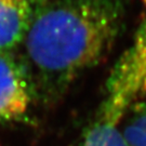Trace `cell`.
<instances>
[{
  "mask_svg": "<svg viewBox=\"0 0 146 146\" xmlns=\"http://www.w3.org/2000/svg\"><path fill=\"white\" fill-rule=\"evenodd\" d=\"M80 146H81V145H80Z\"/></svg>",
  "mask_w": 146,
  "mask_h": 146,
  "instance_id": "cell-9",
  "label": "cell"
},
{
  "mask_svg": "<svg viewBox=\"0 0 146 146\" xmlns=\"http://www.w3.org/2000/svg\"><path fill=\"white\" fill-rule=\"evenodd\" d=\"M134 47L113 74L110 96L100 119L118 125L131 100L146 89V20L139 31Z\"/></svg>",
  "mask_w": 146,
  "mask_h": 146,
  "instance_id": "cell-2",
  "label": "cell"
},
{
  "mask_svg": "<svg viewBox=\"0 0 146 146\" xmlns=\"http://www.w3.org/2000/svg\"><path fill=\"white\" fill-rule=\"evenodd\" d=\"M35 0H0V52L9 53L25 38Z\"/></svg>",
  "mask_w": 146,
  "mask_h": 146,
  "instance_id": "cell-4",
  "label": "cell"
},
{
  "mask_svg": "<svg viewBox=\"0 0 146 146\" xmlns=\"http://www.w3.org/2000/svg\"><path fill=\"white\" fill-rule=\"evenodd\" d=\"M35 1H37V0H35Z\"/></svg>",
  "mask_w": 146,
  "mask_h": 146,
  "instance_id": "cell-8",
  "label": "cell"
},
{
  "mask_svg": "<svg viewBox=\"0 0 146 146\" xmlns=\"http://www.w3.org/2000/svg\"><path fill=\"white\" fill-rule=\"evenodd\" d=\"M31 99L33 87L24 65L9 53L0 52V123L23 118Z\"/></svg>",
  "mask_w": 146,
  "mask_h": 146,
  "instance_id": "cell-3",
  "label": "cell"
},
{
  "mask_svg": "<svg viewBox=\"0 0 146 146\" xmlns=\"http://www.w3.org/2000/svg\"><path fill=\"white\" fill-rule=\"evenodd\" d=\"M120 131L130 146H146V131L133 121L127 123Z\"/></svg>",
  "mask_w": 146,
  "mask_h": 146,
  "instance_id": "cell-6",
  "label": "cell"
},
{
  "mask_svg": "<svg viewBox=\"0 0 146 146\" xmlns=\"http://www.w3.org/2000/svg\"><path fill=\"white\" fill-rule=\"evenodd\" d=\"M81 146H130L118 128V125L99 119L84 136Z\"/></svg>",
  "mask_w": 146,
  "mask_h": 146,
  "instance_id": "cell-5",
  "label": "cell"
},
{
  "mask_svg": "<svg viewBox=\"0 0 146 146\" xmlns=\"http://www.w3.org/2000/svg\"><path fill=\"white\" fill-rule=\"evenodd\" d=\"M121 17L118 0H41L22 42L31 82L50 92L67 86L99 63Z\"/></svg>",
  "mask_w": 146,
  "mask_h": 146,
  "instance_id": "cell-1",
  "label": "cell"
},
{
  "mask_svg": "<svg viewBox=\"0 0 146 146\" xmlns=\"http://www.w3.org/2000/svg\"><path fill=\"white\" fill-rule=\"evenodd\" d=\"M133 122L146 131V103L142 105L140 110L135 114V118L133 119Z\"/></svg>",
  "mask_w": 146,
  "mask_h": 146,
  "instance_id": "cell-7",
  "label": "cell"
}]
</instances>
